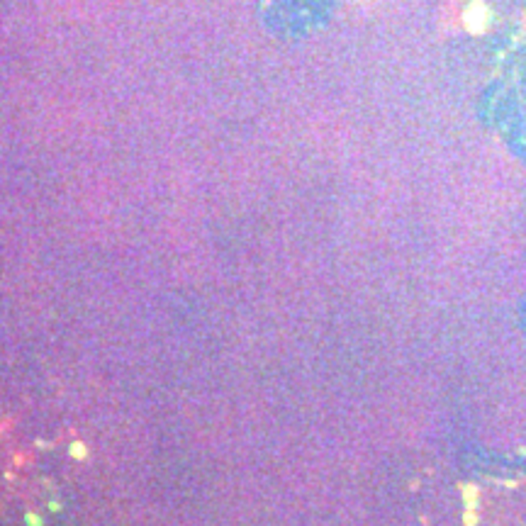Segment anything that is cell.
<instances>
[{"label": "cell", "instance_id": "cell-1", "mask_svg": "<svg viewBox=\"0 0 526 526\" xmlns=\"http://www.w3.org/2000/svg\"><path fill=\"white\" fill-rule=\"evenodd\" d=\"M451 44L504 119L526 127V0H451Z\"/></svg>", "mask_w": 526, "mask_h": 526}]
</instances>
